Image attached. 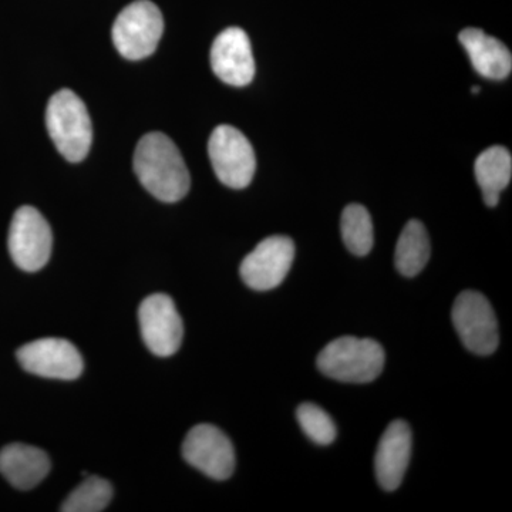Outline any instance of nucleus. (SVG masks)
Masks as SVG:
<instances>
[{
    "label": "nucleus",
    "mask_w": 512,
    "mask_h": 512,
    "mask_svg": "<svg viewBox=\"0 0 512 512\" xmlns=\"http://www.w3.org/2000/svg\"><path fill=\"white\" fill-rule=\"evenodd\" d=\"M138 181L153 197L163 202L183 200L191 187V177L180 150L163 133L146 134L134 153Z\"/></svg>",
    "instance_id": "nucleus-1"
},
{
    "label": "nucleus",
    "mask_w": 512,
    "mask_h": 512,
    "mask_svg": "<svg viewBox=\"0 0 512 512\" xmlns=\"http://www.w3.org/2000/svg\"><path fill=\"white\" fill-rule=\"evenodd\" d=\"M49 136L60 154L70 163H80L89 154L93 126L83 100L72 90L53 94L46 110Z\"/></svg>",
    "instance_id": "nucleus-2"
},
{
    "label": "nucleus",
    "mask_w": 512,
    "mask_h": 512,
    "mask_svg": "<svg viewBox=\"0 0 512 512\" xmlns=\"http://www.w3.org/2000/svg\"><path fill=\"white\" fill-rule=\"evenodd\" d=\"M384 360L383 346L376 340L342 336L323 348L316 363L330 379L363 384L382 375Z\"/></svg>",
    "instance_id": "nucleus-3"
},
{
    "label": "nucleus",
    "mask_w": 512,
    "mask_h": 512,
    "mask_svg": "<svg viewBox=\"0 0 512 512\" xmlns=\"http://www.w3.org/2000/svg\"><path fill=\"white\" fill-rule=\"evenodd\" d=\"M164 33L163 13L150 0H136L114 22L113 42L121 56L143 60L156 52Z\"/></svg>",
    "instance_id": "nucleus-4"
},
{
    "label": "nucleus",
    "mask_w": 512,
    "mask_h": 512,
    "mask_svg": "<svg viewBox=\"0 0 512 512\" xmlns=\"http://www.w3.org/2000/svg\"><path fill=\"white\" fill-rule=\"evenodd\" d=\"M454 328L470 352L480 356L494 353L500 343L497 316L483 293L464 291L451 311Z\"/></svg>",
    "instance_id": "nucleus-5"
},
{
    "label": "nucleus",
    "mask_w": 512,
    "mask_h": 512,
    "mask_svg": "<svg viewBox=\"0 0 512 512\" xmlns=\"http://www.w3.org/2000/svg\"><path fill=\"white\" fill-rule=\"evenodd\" d=\"M208 154L222 184L234 190H242L251 184L256 170L254 147L238 128H215L208 143Z\"/></svg>",
    "instance_id": "nucleus-6"
},
{
    "label": "nucleus",
    "mask_w": 512,
    "mask_h": 512,
    "mask_svg": "<svg viewBox=\"0 0 512 512\" xmlns=\"http://www.w3.org/2000/svg\"><path fill=\"white\" fill-rule=\"evenodd\" d=\"M8 247L13 262L23 271L37 272L45 268L53 247L49 222L36 208L20 207L10 224Z\"/></svg>",
    "instance_id": "nucleus-7"
},
{
    "label": "nucleus",
    "mask_w": 512,
    "mask_h": 512,
    "mask_svg": "<svg viewBox=\"0 0 512 512\" xmlns=\"http://www.w3.org/2000/svg\"><path fill=\"white\" fill-rule=\"evenodd\" d=\"M141 336L151 353L170 357L178 352L184 338V323L173 299L154 293L141 302L138 309Z\"/></svg>",
    "instance_id": "nucleus-8"
},
{
    "label": "nucleus",
    "mask_w": 512,
    "mask_h": 512,
    "mask_svg": "<svg viewBox=\"0 0 512 512\" xmlns=\"http://www.w3.org/2000/svg\"><path fill=\"white\" fill-rule=\"evenodd\" d=\"M295 258V244L284 235L265 238L242 261V281L255 291H271L285 281Z\"/></svg>",
    "instance_id": "nucleus-9"
},
{
    "label": "nucleus",
    "mask_w": 512,
    "mask_h": 512,
    "mask_svg": "<svg viewBox=\"0 0 512 512\" xmlns=\"http://www.w3.org/2000/svg\"><path fill=\"white\" fill-rule=\"evenodd\" d=\"M183 457L214 480H228L235 470L234 446L227 434L212 424L192 427L183 443Z\"/></svg>",
    "instance_id": "nucleus-10"
},
{
    "label": "nucleus",
    "mask_w": 512,
    "mask_h": 512,
    "mask_svg": "<svg viewBox=\"0 0 512 512\" xmlns=\"http://www.w3.org/2000/svg\"><path fill=\"white\" fill-rule=\"evenodd\" d=\"M16 356L26 372L46 379L76 380L83 373V357L66 339H37L22 346Z\"/></svg>",
    "instance_id": "nucleus-11"
},
{
    "label": "nucleus",
    "mask_w": 512,
    "mask_h": 512,
    "mask_svg": "<svg viewBox=\"0 0 512 512\" xmlns=\"http://www.w3.org/2000/svg\"><path fill=\"white\" fill-rule=\"evenodd\" d=\"M211 67L229 86L244 87L254 80L255 60L245 30L228 28L212 43Z\"/></svg>",
    "instance_id": "nucleus-12"
},
{
    "label": "nucleus",
    "mask_w": 512,
    "mask_h": 512,
    "mask_svg": "<svg viewBox=\"0 0 512 512\" xmlns=\"http://www.w3.org/2000/svg\"><path fill=\"white\" fill-rule=\"evenodd\" d=\"M412 430L403 420L389 424L377 446L375 471L380 487L394 491L402 484L412 456Z\"/></svg>",
    "instance_id": "nucleus-13"
},
{
    "label": "nucleus",
    "mask_w": 512,
    "mask_h": 512,
    "mask_svg": "<svg viewBox=\"0 0 512 512\" xmlns=\"http://www.w3.org/2000/svg\"><path fill=\"white\" fill-rule=\"evenodd\" d=\"M49 471V456L42 448L16 443L0 450V474L18 490H32Z\"/></svg>",
    "instance_id": "nucleus-14"
},
{
    "label": "nucleus",
    "mask_w": 512,
    "mask_h": 512,
    "mask_svg": "<svg viewBox=\"0 0 512 512\" xmlns=\"http://www.w3.org/2000/svg\"><path fill=\"white\" fill-rule=\"evenodd\" d=\"M471 64L481 76L490 80H504L512 70V56L508 47L481 29L468 28L458 35Z\"/></svg>",
    "instance_id": "nucleus-15"
},
{
    "label": "nucleus",
    "mask_w": 512,
    "mask_h": 512,
    "mask_svg": "<svg viewBox=\"0 0 512 512\" xmlns=\"http://www.w3.org/2000/svg\"><path fill=\"white\" fill-rule=\"evenodd\" d=\"M477 183L483 191V200L488 207L500 202L501 192L511 183L512 157L507 148L494 146L478 156L474 165Z\"/></svg>",
    "instance_id": "nucleus-16"
},
{
    "label": "nucleus",
    "mask_w": 512,
    "mask_h": 512,
    "mask_svg": "<svg viewBox=\"0 0 512 512\" xmlns=\"http://www.w3.org/2000/svg\"><path fill=\"white\" fill-rule=\"evenodd\" d=\"M430 254V238L424 225L417 220L407 222L394 252L397 271L407 278L419 275L429 262Z\"/></svg>",
    "instance_id": "nucleus-17"
},
{
    "label": "nucleus",
    "mask_w": 512,
    "mask_h": 512,
    "mask_svg": "<svg viewBox=\"0 0 512 512\" xmlns=\"http://www.w3.org/2000/svg\"><path fill=\"white\" fill-rule=\"evenodd\" d=\"M343 242L353 255L365 256L372 251L373 222L363 205L350 204L343 210L340 220Z\"/></svg>",
    "instance_id": "nucleus-18"
},
{
    "label": "nucleus",
    "mask_w": 512,
    "mask_h": 512,
    "mask_svg": "<svg viewBox=\"0 0 512 512\" xmlns=\"http://www.w3.org/2000/svg\"><path fill=\"white\" fill-rule=\"evenodd\" d=\"M113 498V487L100 477H89L64 501L63 512H100Z\"/></svg>",
    "instance_id": "nucleus-19"
},
{
    "label": "nucleus",
    "mask_w": 512,
    "mask_h": 512,
    "mask_svg": "<svg viewBox=\"0 0 512 512\" xmlns=\"http://www.w3.org/2000/svg\"><path fill=\"white\" fill-rule=\"evenodd\" d=\"M301 429L306 436L319 444V446H329L336 439V424L332 417L325 410L313 403H303L296 412Z\"/></svg>",
    "instance_id": "nucleus-20"
}]
</instances>
